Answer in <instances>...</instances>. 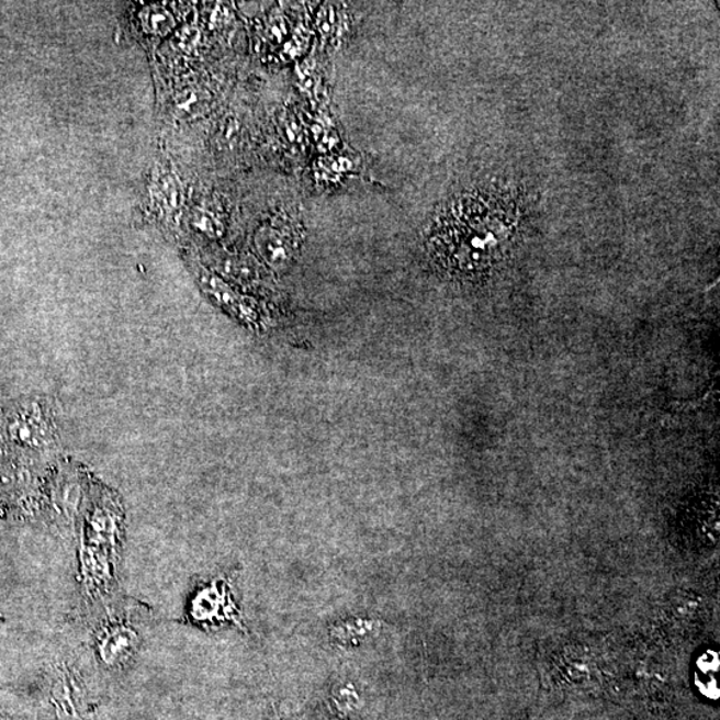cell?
Returning <instances> with one entry per match:
<instances>
[{
    "label": "cell",
    "mask_w": 720,
    "mask_h": 720,
    "mask_svg": "<svg viewBox=\"0 0 720 720\" xmlns=\"http://www.w3.org/2000/svg\"><path fill=\"white\" fill-rule=\"evenodd\" d=\"M143 29L147 31L148 34L154 35H165L169 34L173 27V18L169 11L158 8V5H153L142 12L140 16Z\"/></svg>",
    "instance_id": "277c9868"
},
{
    "label": "cell",
    "mask_w": 720,
    "mask_h": 720,
    "mask_svg": "<svg viewBox=\"0 0 720 720\" xmlns=\"http://www.w3.org/2000/svg\"><path fill=\"white\" fill-rule=\"evenodd\" d=\"M58 414L41 396L24 398L0 409V454L29 469L57 451Z\"/></svg>",
    "instance_id": "7a4b0ae2"
},
{
    "label": "cell",
    "mask_w": 720,
    "mask_h": 720,
    "mask_svg": "<svg viewBox=\"0 0 720 720\" xmlns=\"http://www.w3.org/2000/svg\"><path fill=\"white\" fill-rule=\"evenodd\" d=\"M180 185L172 176L161 177L155 184V200L167 213L176 211L180 203Z\"/></svg>",
    "instance_id": "5b68a950"
},
{
    "label": "cell",
    "mask_w": 720,
    "mask_h": 720,
    "mask_svg": "<svg viewBox=\"0 0 720 720\" xmlns=\"http://www.w3.org/2000/svg\"><path fill=\"white\" fill-rule=\"evenodd\" d=\"M333 707L335 711L344 713L359 709V697L351 685H338L333 691Z\"/></svg>",
    "instance_id": "8992f818"
},
{
    "label": "cell",
    "mask_w": 720,
    "mask_h": 720,
    "mask_svg": "<svg viewBox=\"0 0 720 720\" xmlns=\"http://www.w3.org/2000/svg\"><path fill=\"white\" fill-rule=\"evenodd\" d=\"M122 532L121 502L99 492L85 515L80 543V583L91 599L102 598L114 585Z\"/></svg>",
    "instance_id": "6da1fadb"
},
{
    "label": "cell",
    "mask_w": 720,
    "mask_h": 720,
    "mask_svg": "<svg viewBox=\"0 0 720 720\" xmlns=\"http://www.w3.org/2000/svg\"><path fill=\"white\" fill-rule=\"evenodd\" d=\"M139 632L124 620L105 623L95 637V653L104 668L115 672L126 667L138 653Z\"/></svg>",
    "instance_id": "3957f363"
},
{
    "label": "cell",
    "mask_w": 720,
    "mask_h": 720,
    "mask_svg": "<svg viewBox=\"0 0 720 720\" xmlns=\"http://www.w3.org/2000/svg\"><path fill=\"white\" fill-rule=\"evenodd\" d=\"M191 223L203 234H206L207 237H218L222 232L221 223L216 222L213 215L210 213H204V211L198 210L191 216Z\"/></svg>",
    "instance_id": "52a82bcc"
}]
</instances>
